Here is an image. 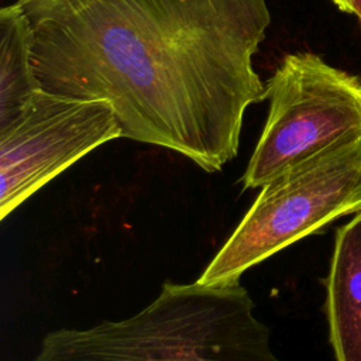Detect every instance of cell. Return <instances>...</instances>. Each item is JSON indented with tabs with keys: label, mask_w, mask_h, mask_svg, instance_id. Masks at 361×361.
<instances>
[{
	"label": "cell",
	"mask_w": 361,
	"mask_h": 361,
	"mask_svg": "<svg viewBox=\"0 0 361 361\" xmlns=\"http://www.w3.org/2000/svg\"><path fill=\"white\" fill-rule=\"evenodd\" d=\"M39 87L106 100L123 137L207 172L237 154L245 110L265 100L252 56L265 0H17Z\"/></svg>",
	"instance_id": "6da1fadb"
},
{
	"label": "cell",
	"mask_w": 361,
	"mask_h": 361,
	"mask_svg": "<svg viewBox=\"0 0 361 361\" xmlns=\"http://www.w3.org/2000/svg\"><path fill=\"white\" fill-rule=\"evenodd\" d=\"M240 283L165 282L138 313L45 334L32 361H283Z\"/></svg>",
	"instance_id": "7a4b0ae2"
},
{
	"label": "cell",
	"mask_w": 361,
	"mask_h": 361,
	"mask_svg": "<svg viewBox=\"0 0 361 361\" xmlns=\"http://www.w3.org/2000/svg\"><path fill=\"white\" fill-rule=\"evenodd\" d=\"M360 212L361 137L307 158L265 183L197 282L240 281L245 271L285 247Z\"/></svg>",
	"instance_id": "3957f363"
},
{
	"label": "cell",
	"mask_w": 361,
	"mask_h": 361,
	"mask_svg": "<svg viewBox=\"0 0 361 361\" xmlns=\"http://www.w3.org/2000/svg\"><path fill=\"white\" fill-rule=\"evenodd\" d=\"M268 117L241 178L262 188L283 171L361 137V80L312 52L282 58L265 82Z\"/></svg>",
	"instance_id": "277c9868"
},
{
	"label": "cell",
	"mask_w": 361,
	"mask_h": 361,
	"mask_svg": "<svg viewBox=\"0 0 361 361\" xmlns=\"http://www.w3.org/2000/svg\"><path fill=\"white\" fill-rule=\"evenodd\" d=\"M123 137L111 104L39 90L0 131V220L97 147Z\"/></svg>",
	"instance_id": "5b68a950"
},
{
	"label": "cell",
	"mask_w": 361,
	"mask_h": 361,
	"mask_svg": "<svg viewBox=\"0 0 361 361\" xmlns=\"http://www.w3.org/2000/svg\"><path fill=\"white\" fill-rule=\"evenodd\" d=\"M324 288L334 358L361 361V212L336 231Z\"/></svg>",
	"instance_id": "8992f818"
},
{
	"label": "cell",
	"mask_w": 361,
	"mask_h": 361,
	"mask_svg": "<svg viewBox=\"0 0 361 361\" xmlns=\"http://www.w3.org/2000/svg\"><path fill=\"white\" fill-rule=\"evenodd\" d=\"M41 90L32 63V30L14 3L0 10V131L11 127Z\"/></svg>",
	"instance_id": "52a82bcc"
},
{
	"label": "cell",
	"mask_w": 361,
	"mask_h": 361,
	"mask_svg": "<svg viewBox=\"0 0 361 361\" xmlns=\"http://www.w3.org/2000/svg\"><path fill=\"white\" fill-rule=\"evenodd\" d=\"M336 6L341 11L355 16L361 23V0H337Z\"/></svg>",
	"instance_id": "ba28073f"
},
{
	"label": "cell",
	"mask_w": 361,
	"mask_h": 361,
	"mask_svg": "<svg viewBox=\"0 0 361 361\" xmlns=\"http://www.w3.org/2000/svg\"><path fill=\"white\" fill-rule=\"evenodd\" d=\"M331 1H333V3H334V4H337V0H331Z\"/></svg>",
	"instance_id": "9c48e42d"
}]
</instances>
